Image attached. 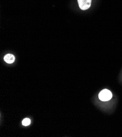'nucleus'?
Instances as JSON below:
<instances>
[{
  "instance_id": "f257e3e1",
  "label": "nucleus",
  "mask_w": 122,
  "mask_h": 137,
  "mask_svg": "<svg viewBox=\"0 0 122 137\" xmlns=\"http://www.w3.org/2000/svg\"><path fill=\"white\" fill-rule=\"evenodd\" d=\"M112 97V94L110 90L107 89H104L102 90L99 95V99L104 102L108 101Z\"/></svg>"
},
{
  "instance_id": "f03ea898",
  "label": "nucleus",
  "mask_w": 122,
  "mask_h": 137,
  "mask_svg": "<svg viewBox=\"0 0 122 137\" xmlns=\"http://www.w3.org/2000/svg\"><path fill=\"white\" fill-rule=\"evenodd\" d=\"M79 8L82 10H87L90 8L92 0H77Z\"/></svg>"
},
{
  "instance_id": "7ed1b4c3",
  "label": "nucleus",
  "mask_w": 122,
  "mask_h": 137,
  "mask_svg": "<svg viewBox=\"0 0 122 137\" xmlns=\"http://www.w3.org/2000/svg\"><path fill=\"white\" fill-rule=\"evenodd\" d=\"M4 60L7 63H12L15 61V57L13 55L11 54H8L4 56Z\"/></svg>"
},
{
  "instance_id": "20e7f679",
  "label": "nucleus",
  "mask_w": 122,
  "mask_h": 137,
  "mask_svg": "<svg viewBox=\"0 0 122 137\" xmlns=\"http://www.w3.org/2000/svg\"><path fill=\"white\" fill-rule=\"evenodd\" d=\"M31 123V120H30V119L28 118H26V119H24L23 121H22V124L23 126H29Z\"/></svg>"
}]
</instances>
